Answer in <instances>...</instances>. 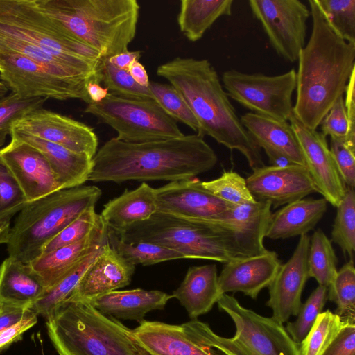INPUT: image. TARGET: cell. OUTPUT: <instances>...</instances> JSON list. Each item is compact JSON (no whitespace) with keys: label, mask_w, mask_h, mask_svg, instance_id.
<instances>
[{"label":"cell","mask_w":355,"mask_h":355,"mask_svg":"<svg viewBox=\"0 0 355 355\" xmlns=\"http://www.w3.org/2000/svg\"><path fill=\"white\" fill-rule=\"evenodd\" d=\"M128 71L136 83L143 87H148L150 80L147 71L139 60L134 61L131 64L128 68Z\"/></svg>","instance_id":"11a10c76"},{"label":"cell","mask_w":355,"mask_h":355,"mask_svg":"<svg viewBox=\"0 0 355 355\" xmlns=\"http://www.w3.org/2000/svg\"><path fill=\"white\" fill-rule=\"evenodd\" d=\"M107 241L121 257L134 266H149L166 261L184 259L180 253L159 245L143 241H125L109 230Z\"/></svg>","instance_id":"d6a6232c"},{"label":"cell","mask_w":355,"mask_h":355,"mask_svg":"<svg viewBox=\"0 0 355 355\" xmlns=\"http://www.w3.org/2000/svg\"><path fill=\"white\" fill-rule=\"evenodd\" d=\"M102 194L96 186H78L53 192L28 202L11 227L7 250L10 257L28 263L44 245L90 207Z\"/></svg>","instance_id":"8992f818"},{"label":"cell","mask_w":355,"mask_h":355,"mask_svg":"<svg viewBox=\"0 0 355 355\" xmlns=\"http://www.w3.org/2000/svg\"><path fill=\"white\" fill-rule=\"evenodd\" d=\"M28 201L12 174L0 161V220H10Z\"/></svg>","instance_id":"f6af8a7d"},{"label":"cell","mask_w":355,"mask_h":355,"mask_svg":"<svg viewBox=\"0 0 355 355\" xmlns=\"http://www.w3.org/2000/svg\"><path fill=\"white\" fill-rule=\"evenodd\" d=\"M135 266L121 257L108 243L85 270L67 299L90 301L130 284Z\"/></svg>","instance_id":"7402d4cb"},{"label":"cell","mask_w":355,"mask_h":355,"mask_svg":"<svg viewBox=\"0 0 355 355\" xmlns=\"http://www.w3.org/2000/svg\"><path fill=\"white\" fill-rule=\"evenodd\" d=\"M281 264L277 254L270 250L232 259L225 263L218 275L220 291L222 294L241 292L255 300L270 286Z\"/></svg>","instance_id":"603a6c76"},{"label":"cell","mask_w":355,"mask_h":355,"mask_svg":"<svg viewBox=\"0 0 355 355\" xmlns=\"http://www.w3.org/2000/svg\"><path fill=\"white\" fill-rule=\"evenodd\" d=\"M327 203L324 198H307L284 205L271 214L265 237L276 240L307 234L324 215Z\"/></svg>","instance_id":"f1b7e54d"},{"label":"cell","mask_w":355,"mask_h":355,"mask_svg":"<svg viewBox=\"0 0 355 355\" xmlns=\"http://www.w3.org/2000/svg\"><path fill=\"white\" fill-rule=\"evenodd\" d=\"M240 119L259 148L277 151L293 164L304 166L299 142L289 122L253 112L243 114Z\"/></svg>","instance_id":"f546056e"},{"label":"cell","mask_w":355,"mask_h":355,"mask_svg":"<svg viewBox=\"0 0 355 355\" xmlns=\"http://www.w3.org/2000/svg\"><path fill=\"white\" fill-rule=\"evenodd\" d=\"M107 233L108 229L101 218L89 234L81 241L41 254L27 264L40 277L46 291L80 260L105 244Z\"/></svg>","instance_id":"cb8c5ba5"},{"label":"cell","mask_w":355,"mask_h":355,"mask_svg":"<svg viewBox=\"0 0 355 355\" xmlns=\"http://www.w3.org/2000/svg\"><path fill=\"white\" fill-rule=\"evenodd\" d=\"M46 291L27 263L8 257L0 266V303L28 308Z\"/></svg>","instance_id":"4dcf8cb0"},{"label":"cell","mask_w":355,"mask_h":355,"mask_svg":"<svg viewBox=\"0 0 355 355\" xmlns=\"http://www.w3.org/2000/svg\"><path fill=\"white\" fill-rule=\"evenodd\" d=\"M327 300V288L318 285L302 304L297 319L287 324L286 329L296 343L300 345L306 337L318 315L322 312Z\"/></svg>","instance_id":"7bdbcfd3"},{"label":"cell","mask_w":355,"mask_h":355,"mask_svg":"<svg viewBox=\"0 0 355 355\" xmlns=\"http://www.w3.org/2000/svg\"><path fill=\"white\" fill-rule=\"evenodd\" d=\"M336 215L331 231V241L337 244L345 254L353 259L355 251V192L346 188L345 195L336 207Z\"/></svg>","instance_id":"8d00e7d4"},{"label":"cell","mask_w":355,"mask_h":355,"mask_svg":"<svg viewBox=\"0 0 355 355\" xmlns=\"http://www.w3.org/2000/svg\"><path fill=\"white\" fill-rule=\"evenodd\" d=\"M271 208L268 201H255L232 206L202 223L222 234L240 257L257 255L268 250L263 245V239Z\"/></svg>","instance_id":"5bb4252c"},{"label":"cell","mask_w":355,"mask_h":355,"mask_svg":"<svg viewBox=\"0 0 355 355\" xmlns=\"http://www.w3.org/2000/svg\"><path fill=\"white\" fill-rule=\"evenodd\" d=\"M8 135H10V130L0 129V148L5 144Z\"/></svg>","instance_id":"91938a15"},{"label":"cell","mask_w":355,"mask_h":355,"mask_svg":"<svg viewBox=\"0 0 355 355\" xmlns=\"http://www.w3.org/2000/svg\"><path fill=\"white\" fill-rule=\"evenodd\" d=\"M11 229L10 220H0V245L8 242Z\"/></svg>","instance_id":"680465c9"},{"label":"cell","mask_w":355,"mask_h":355,"mask_svg":"<svg viewBox=\"0 0 355 355\" xmlns=\"http://www.w3.org/2000/svg\"><path fill=\"white\" fill-rule=\"evenodd\" d=\"M37 316L36 313H33L15 325L0 331V352L20 340L24 332L36 324Z\"/></svg>","instance_id":"f907efd6"},{"label":"cell","mask_w":355,"mask_h":355,"mask_svg":"<svg viewBox=\"0 0 355 355\" xmlns=\"http://www.w3.org/2000/svg\"><path fill=\"white\" fill-rule=\"evenodd\" d=\"M235 326L233 337L215 333L205 322L208 343L225 355H301L300 345L289 336L283 324L273 317L261 315L243 306L232 295L223 294L217 302Z\"/></svg>","instance_id":"9c48e42d"},{"label":"cell","mask_w":355,"mask_h":355,"mask_svg":"<svg viewBox=\"0 0 355 355\" xmlns=\"http://www.w3.org/2000/svg\"><path fill=\"white\" fill-rule=\"evenodd\" d=\"M327 300L336 304L334 313L343 323L355 324V268L353 259L337 271L327 288Z\"/></svg>","instance_id":"d590c367"},{"label":"cell","mask_w":355,"mask_h":355,"mask_svg":"<svg viewBox=\"0 0 355 355\" xmlns=\"http://www.w3.org/2000/svg\"><path fill=\"white\" fill-rule=\"evenodd\" d=\"M321 355H355V324L344 323Z\"/></svg>","instance_id":"681fc988"},{"label":"cell","mask_w":355,"mask_h":355,"mask_svg":"<svg viewBox=\"0 0 355 355\" xmlns=\"http://www.w3.org/2000/svg\"><path fill=\"white\" fill-rule=\"evenodd\" d=\"M46 100L41 97L22 98L13 92L0 96V129L10 130L15 121L42 108Z\"/></svg>","instance_id":"bcb514c9"},{"label":"cell","mask_w":355,"mask_h":355,"mask_svg":"<svg viewBox=\"0 0 355 355\" xmlns=\"http://www.w3.org/2000/svg\"><path fill=\"white\" fill-rule=\"evenodd\" d=\"M0 79L11 92L22 98H76L91 103L87 92L88 83L62 79L35 61L13 51L0 50Z\"/></svg>","instance_id":"7c38bea8"},{"label":"cell","mask_w":355,"mask_h":355,"mask_svg":"<svg viewBox=\"0 0 355 355\" xmlns=\"http://www.w3.org/2000/svg\"><path fill=\"white\" fill-rule=\"evenodd\" d=\"M309 3L312 31L297 59L293 113L303 125L316 130L343 96L355 70V44L344 40L333 30L315 0Z\"/></svg>","instance_id":"7a4b0ae2"},{"label":"cell","mask_w":355,"mask_h":355,"mask_svg":"<svg viewBox=\"0 0 355 355\" xmlns=\"http://www.w3.org/2000/svg\"><path fill=\"white\" fill-rule=\"evenodd\" d=\"M245 179L256 201H268L278 208L304 198L317 189L304 166L292 164L284 167L263 166L252 170Z\"/></svg>","instance_id":"d6986e66"},{"label":"cell","mask_w":355,"mask_h":355,"mask_svg":"<svg viewBox=\"0 0 355 355\" xmlns=\"http://www.w3.org/2000/svg\"><path fill=\"white\" fill-rule=\"evenodd\" d=\"M218 157L198 135L140 143L107 141L92 158L88 180L178 181L195 178L214 167Z\"/></svg>","instance_id":"6da1fadb"},{"label":"cell","mask_w":355,"mask_h":355,"mask_svg":"<svg viewBox=\"0 0 355 355\" xmlns=\"http://www.w3.org/2000/svg\"><path fill=\"white\" fill-rule=\"evenodd\" d=\"M157 211L204 222L232 205L205 189L198 179L182 180L155 189Z\"/></svg>","instance_id":"ffe728a7"},{"label":"cell","mask_w":355,"mask_h":355,"mask_svg":"<svg viewBox=\"0 0 355 355\" xmlns=\"http://www.w3.org/2000/svg\"><path fill=\"white\" fill-rule=\"evenodd\" d=\"M70 35L109 58L128 51L139 15L136 0H35Z\"/></svg>","instance_id":"277c9868"},{"label":"cell","mask_w":355,"mask_h":355,"mask_svg":"<svg viewBox=\"0 0 355 355\" xmlns=\"http://www.w3.org/2000/svg\"><path fill=\"white\" fill-rule=\"evenodd\" d=\"M329 150L339 175L347 187L355 186V146L345 137H330Z\"/></svg>","instance_id":"7dc6e473"},{"label":"cell","mask_w":355,"mask_h":355,"mask_svg":"<svg viewBox=\"0 0 355 355\" xmlns=\"http://www.w3.org/2000/svg\"><path fill=\"white\" fill-rule=\"evenodd\" d=\"M343 322L329 309L320 313L300 344L301 355H321L338 334Z\"/></svg>","instance_id":"74e56055"},{"label":"cell","mask_w":355,"mask_h":355,"mask_svg":"<svg viewBox=\"0 0 355 355\" xmlns=\"http://www.w3.org/2000/svg\"><path fill=\"white\" fill-rule=\"evenodd\" d=\"M84 112L110 125L116 139L140 143L182 137L177 121L153 99L129 98L109 92L99 103H91Z\"/></svg>","instance_id":"30bf717a"},{"label":"cell","mask_w":355,"mask_h":355,"mask_svg":"<svg viewBox=\"0 0 355 355\" xmlns=\"http://www.w3.org/2000/svg\"><path fill=\"white\" fill-rule=\"evenodd\" d=\"M100 247L76 263L53 287L46 290L44 294L33 303L30 309L37 315L48 318L51 311L59 303L67 300L71 295L83 275L98 254Z\"/></svg>","instance_id":"836d02e7"},{"label":"cell","mask_w":355,"mask_h":355,"mask_svg":"<svg viewBox=\"0 0 355 355\" xmlns=\"http://www.w3.org/2000/svg\"><path fill=\"white\" fill-rule=\"evenodd\" d=\"M222 295L215 264L190 267L180 285L172 293L191 320L210 311Z\"/></svg>","instance_id":"83f0119b"},{"label":"cell","mask_w":355,"mask_h":355,"mask_svg":"<svg viewBox=\"0 0 355 355\" xmlns=\"http://www.w3.org/2000/svg\"><path fill=\"white\" fill-rule=\"evenodd\" d=\"M248 3L276 53L288 62L297 61L305 46L307 6L299 0H250Z\"/></svg>","instance_id":"4fadbf2b"},{"label":"cell","mask_w":355,"mask_h":355,"mask_svg":"<svg viewBox=\"0 0 355 355\" xmlns=\"http://www.w3.org/2000/svg\"><path fill=\"white\" fill-rule=\"evenodd\" d=\"M309 243L308 234L300 236L292 256L281 264L268 287L269 299L266 305L272 311V317L282 324L291 316H297L302 305V293L309 278L307 262Z\"/></svg>","instance_id":"44dd1931"},{"label":"cell","mask_w":355,"mask_h":355,"mask_svg":"<svg viewBox=\"0 0 355 355\" xmlns=\"http://www.w3.org/2000/svg\"><path fill=\"white\" fill-rule=\"evenodd\" d=\"M0 35L39 47L101 83L103 58L42 12L35 0H0Z\"/></svg>","instance_id":"52a82bcc"},{"label":"cell","mask_w":355,"mask_h":355,"mask_svg":"<svg viewBox=\"0 0 355 355\" xmlns=\"http://www.w3.org/2000/svg\"><path fill=\"white\" fill-rule=\"evenodd\" d=\"M46 320L59 355H149L133 329L103 314L89 301L67 299Z\"/></svg>","instance_id":"5b68a950"},{"label":"cell","mask_w":355,"mask_h":355,"mask_svg":"<svg viewBox=\"0 0 355 355\" xmlns=\"http://www.w3.org/2000/svg\"><path fill=\"white\" fill-rule=\"evenodd\" d=\"M204 324L198 319L180 324L143 320L133 331L149 355H225L208 343Z\"/></svg>","instance_id":"9a60e30c"},{"label":"cell","mask_w":355,"mask_h":355,"mask_svg":"<svg viewBox=\"0 0 355 355\" xmlns=\"http://www.w3.org/2000/svg\"><path fill=\"white\" fill-rule=\"evenodd\" d=\"M157 74L184 99L200 125L197 134L239 151L252 170L265 166L260 148L242 124L208 60L177 57L159 65Z\"/></svg>","instance_id":"3957f363"},{"label":"cell","mask_w":355,"mask_h":355,"mask_svg":"<svg viewBox=\"0 0 355 355\" xmlns=\"http://www.w3.org/2000/svg\"><path fill=\"white\" fill-rule=\"evenodd\" d=\"M299 142L304 166L317 189L334 207L343 199L347 187L331 156L326 137L303 125L292 113L288 119Z\"/></svg>","instance_id":"e0dca14e"},{"label":"cell","mask_w":355,"mask_h":355,"mask_svg":"<svg viewBox=\"0 0 355 355\" xmlns=\"http://www.w3.org/2000/svg\"><path fill=\"white\" fill-rule=\"evenodd\" d=\"M333 30L355 44V0H315Z\"/></svg>","instance_id":"60d3db41"},{"label":"cell","mask_w":355,"mask_h":355,"mask_svg":"<svg viewBox=\"0 0 355 355\" xmlns=\"http://www.w3.org/2000/svg\"><path fill=\"white\" fill-rule=\"evenodd\" d=\"M87 92L91 103L102 101L109 94L106 87H103L96 81H89L87 85Z\"/></svg>","instance_id":"9f6ffc18"},{"label":"cell","mask_w":355,"mask_h":355,"mask_svg":"<svg viewBox=\"0 0 355 355\" xmlns=\"http://www.w3.org/2000/svg\"><path fill=\"white\" fill-rule=\"evenodd\" d=\"M1 303H0V310H1Z\"/></svg>","instance_id":"94428289"},{"label":"cell","mask_w":355,"mask_h":355,"mask_svg":"<svg viewBox=\"0 0 355 355\" xmlns=\"http://www.w3.org/2000/svg\"><path fill=\"white\" fill-rule=\"evenodd\" d=\"M264 151L271 166L284 167L293 164L286 156L277 151L270 149H266Z\"/></svg>","instance_id":"6f0895ef"},{"label":"cell","mask_w":355,"mask_h":355,"mask_svg":"<svg viewBox=\"0 0 355 355\" xmlns=\"http://www.w3.org/2000/svg\"><path fill=\"white\" fill-rule=\"evenodd\" d=\"M141 57V51H129L118 53L112 57L107 58L109 62L117 68L128 70L131 64L136 60H139Z\"/></svg>","instance_id":"db71d44e"},{"label":"cell","mask_w":355,"mask_h":355,"mask_svg":"<svg viewBox=\"0 0 355 355\" xmlns=\"http://www.w3.org/2000/svg\"><path fill=\"white\" fill-rule=\"evenodd\" d=\"M355 70L352 73L347 82L344 98L345 105L348 118V131L346 140L351 144L355 145V99H354Z\"/></svg>","instance_id":"816d5d0a"},{"label":"cell","mask_w":355,"mask_h":355,"mask_svg":"<svg viewBox=\"0 0 355 355\" xmlns=\"http://www.w3.org/2000/svg\"><path fill=\"white\" fill-rule=\"evenodd\" d=\"M1 304L0 331L15 325L24 319L35 313L28 308Z\"/></svg>","instance_id":"f5cc1de1"},{"label":"cell","mask_w":355,"mask_h":355,"mask_svg":"<svg viewBox=\"0 0 355 355\" xmlns=\"http://www.w3.org/2000/svg\"><path fill=\"white\" fill-rule=\"evenodd\" d=\"M100 218L95 207L89 208L49 241L42 248L41 254L81 241L89 234Z\"/></svg>","instance_id":"ee69618b"},{"label":"cell","mask_w":355,"mask_h":355,"mask_svg":"<svg viewBox=\"0 0 355 355\" xmlns=\"http://www.w3.org/2000/svg\"><path fill=\"white\" fill-rule=\"evenodd\" d=\"M157 211L155 189L142 182L137 188L125 189L109 200L99 215L109 230L120 233L148 219Z\"/></svg>","instance_id":"4316f807"},{"label":"cell","mask_w":355,"mask_h":355,"mask_svg":"<svg viewBox=\"0 0 355 355\" xmlns=\"http://www.w3.org/2000/svg\"><path fill=\"white\" fill-rule=\"evenodd\" d=\"M10 135L33 146L44 155L62 189L81 186L88 180L93 166L92 157L24 132L10 130Z\"/></svg>","instance_id":"d4e9b609"},{"label":"cell","mask_w":355,"mask_h":355,"mask_svg":"<svg viewBox=\"0 0 355 355\" xmlns=\"http://www.w3.org/2000/svg\"><path fill=\"white\" fill-rule=\"evenodd\" d=\"M0 161L12 174L28 202L62 189L47 159L25 142L11 138L0 148Z\"/></svg>","instance_id":"ac0fdd59"},{"label":"cell","mask_w":355,"mask_h":355,"mask_svg":"<svg viewBox=\"0 0 355 355\" xmlns=\"http://www.w3.org/2000/svg\"><path fill=\"white\" fill-rule=\"evenodd\" d=\"M307 262L309 277L328 288L338 271V259L331 241L320 229L310 237Z\"/></svg>","instance_id":"e575fe53"},{"label":"cell","mask_w":355,"mask_h":355,"mask_svg":"<svg viewBox=\"0 0 355 355\" xmlns=\"http://www.w3.org/2000/svg\"><path fill=\"white\" fill-rule=\"evenodd\" d=\"M201 184L212 194L232 206L256 201L248 188L245 179L233 171H224L219 178L201 181Z\"/></svg>","instance_id":"ab89813d"},{"label":"cell","mask_w":355,"mask_h":355,"mask_svg":"<svg viewBox=\"0 0 355 355\" xmlns=\"http://www.w3.org/2000/svg\"><path fill=\"white\" fill-rule=\"evenodd\" d=\"M148 89L153 100L168 116L198 133L200 125L197 119L184 99L171 85L150 81Z\"/></svg>","instance_id":"f35d334b"},{"label":"cell","mask_w":355,"mask_h":355,"mask_svg":"<svg viewBox=\"0 0 355 355\" xmlns=\"http://www.w3.org/2000/svg\"><path fill=\"white\" fill-rule=\"evenodd\" d=\"M320 125L321 133L324 137H346L349 124L343 96L339 97L334 103Z\"/></svg>","instance_id":"c3c4849f"},{"label":"cell","mask_w":355,"mask_h":355,"mask_svg":"<svg viewBox=\"0 0 355 355\" xmlns=\"http://www.w3.org/2000/svg\"><path fill=\"white\" fill-rule=\"evenodd\" d=\"M115 234L125 241L148 242L171 249L184 259L225 263L240 257L229 241L210 225L157 211L148 219Z\"/></svg>","instance_id":"ba28073f"},{"label":"cell","mask_w":355,"mask_h":355,"mask_svg":"<svg viewBox=\"0 0 355 355\" xmlns=\"http://www.w3.org/2000/svg\"><path fill=\"white\" fill-rule=\"evenodd\" d=\"M10 130L58 144L92 158L98 150V137L91 127L43 108L15 121Z\"/></svg>","instance_id":"2e32d148"},{"label":"cell","mask_w":355,"mask_h":355,"mask_svg":"<svg viewBox=\"0 0 355 355\" xmlns=\"http://www.w3.org/2000/svg\"><path fill=\"white\" fill-rule=\"evenodd\" d=\"M223 87L229 98L258 114L288 121L293 113L292 96L296 88V71L278 76L225 71Z\"/></svg>","instance_id":"8fae6325"},{"label":"cell","mask_w":355,"mask_h":355,"mask_svg":"<svg viewBox=\"0 0 355 355\" xmlns=\"http://www.w3.org/2000/svg\"><path fill=\"white\" fill-rule=\"evenodd\" d=\"M232 0H182L177 21L191 42L202 38L220 17L232 14Z\"/></svg>","instance_id":"1f68e13d"},{"label":"cell","mask_w":355,"mask_h":355,"mask_svg":"<svg viewBox=\"0 0 355 355\" xmlns=\"http://www.w3.org/2000/svg\"><path fill=\"white\" fill-rule=\"evenodd\" d=\"M171 298L158 290L135 288L113 291L89 302L105 315L140 322L148 313L164 309Z\"/></svg>","instance_id":"484cf974"},{"label":"cell","mask_w":355,"mask_h":355,"mask_svg":"<svg viewBox=\"0 0 355 355\" xmlns=\"http://www.w3.org/2000/svg\"><path fill=\"white\" fill-rule=\"evenodd\" d=\"M101 82L116 95L129 98L153 99L148 87L139 85L128 70L116 67L107 58H103L101 66Z\"/></svg>","instance_id":"b9f144b4"}]
</instances>
